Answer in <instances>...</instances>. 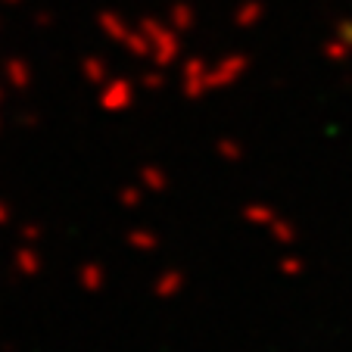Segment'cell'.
<instances>
[{
  "label": "cell",
  "instance_id": "1",
  "mask_svg": "<svg viewBox=\"0 0 352 352\" xmlns=\"http://www.w3.org/2000/svg\"><path fill=\"white\" fill-rule=\"evenodd\" d=\"M146 41V66L153 69H172L184 60V34H178L162 16L146 13L134 19Z\"/></svg>",
  "mask_w": 352,
  "mask_h": 352
},
{
  "label": "cell",
  "instance_id": "2",
  "mask_svg": "<svg viewBox=\"0 0 352 352\" xmlns=\"http://www.w3.org/2000/svg\"><path fill=\"white\" fill-rule=\"evenodd\" d=\"M94 25H97V32L103 34L109 44L122 47L131 60L146 63V41H144V34H140V28L134 25L128 16H122L119 10H100Z\"/></svg>",
  "mask_w": 352,
  "mask_h": 352
},
{
  "label": "cell",
  "instance_id": "3",
  "mask_svg": "<svg viewBox=\"0 0 352 352\" xmlns=\"http://www.w3.org/2000/svg\"><path fill=\"white\" fill-rule=\"evenodd\" d=\"M250 66H253V60L246 54H240V50L221 54L219 60H209L206 63V94H221V91L237 87L246 78Z\"/></svg>",
  "mask_w": 352,
  "mask_h": 352
},
{
  "label": "cell",
  "instance_id": "4",
  "mask_svg": "<svg viewBox=\"0 0 352 352\" xmlns=\"http://www.w3.org/2000/svg\"><path fill=\"white\" fill-rule=\"evenodd\" d=\"M140 87L125 75H109L107 85L97 87V107L107 116H125L138 107Z\"/></svg>",
  "mask_w": 352,
  "mask_h": 352
},
{
  "label": "cell",
  "instance_id": "5",
  "mask_svg": "<svg viewBox=\"0 0 352 352\" xmlns=\"http://www.w3.org/2000/svg\"><path fill=\"white\" fill-rule=\"evenodd\" d=\"M206 56H187L178 63V87L187 100H203L206 94Z\"/></svg>",
  "mask_w": 352,
  "mask_h": 352
},
{
  "label": "cell",
  "instance_id": "6",
  "mask_svg": "<svg viewBox=\"0 0 352 352\" xmlns=\"http://www.w3.org/2000/svg\"><path fill=\"white\" fill-rule=\"evenodd\" d=\"M0 75H3V87L16 94L32 91V85H34V66L25 56H7L3 66H0Z\"/></svg>",
  "mask_w": 352,
  "mask_h": 352
},
{
  "label": "cell",
  "instance_id": "7",
  "mask_svg": "<svg viewBox=\"0 0 352 352\" xmlns=\"http://www.w3.org/2000/svg\"><path fill=\"white\" fill-rule=\"evenodd\" d=\"M13 274L22 280H32V278H41L44 272V253H41L34 243H19L13 250Z\"/></svg>",
  "mask_w": 352,
  "mask_h": 352
},
{
  "label": "cell",
  "instance_id": "8",
  "mask_svg": "<svg viewBox=\"0 0 352 352\" xmlns=\"http://www.w3.org/2000/svg\"><path fill=\"white\" fill-rule=\"evenodd\" d=\"M150 290H153L156 299H166V302L168 299H178L181 293L187 290V272L184 268H175V265L162 268V272L153 278V287H150Z\"/></svg>",
  "mask_w": 352,
  "mask_h": 352
},
{
  "label": "cell",
  "instance_id": "9",
  "mask_svg": "<svg viewBox=\"0 0 352 352\" xmlns=\"http://www.w3.org/2000/svg\"><path fill=\"white\" fill-rule=\"evenodd\" d=\"M75 280H78V287H81L85 293L97 296V293L107 290L109 272H107V265H103V262L87 259V262H81V265H78V272H75Z\"/></svg>",
  "mask_w": 352,
  "mask_h": 352
},
{
  "label": "cell",
  "instance_id": "10",
  "mask_svg": "<svg viewBox=\"0 0 352 352\" xmlns=\"http://www.w3.org/2000/svg\"><path fill=\"white\" fill-rule=\"evenodd\" d=\"M138 184L144 193L162 197V193H168V187H172V178H168L166 166H160V162H144V166L138 168Z\"/></svg>",
  "mask_w": 352,
  "mask_h": 352
},
{
  "label": "cell",
  "instance_id": "11",
  "mask_svg": "<svg viewBox=\"0 0 352 352\" xmlns=\"http://www.w3.org/2000/svg\"><path fill=\"white\" fill-rule=\"evenodd\" d=\"M265 13H268L265 0H240L231 13V22L240 32H253V28H259L265 22Z\"/></svg>",
  "mask_w": 352,
  "mask_h": 352
},
{
  "label": "cell",
  "instance_id": "12",
  "mask_svg": "<svg viewBox=\"0 0 352 352\" xmlns=\"http://www.w3.org/2000/svg\"><path fill=\"white\" fill-rule=\"evenodd\" d=\"M162 19L175 28L178 34H190L197 28V7H193L190 0H172L166 7V16Z\"/></svg>",
  "mask_w": 352,
  "mask_h": 352
},
{
  "label": "cell",
  "instance_id": "13",
  "mask_svg": "<svg viewBox=\"0 0 352 352\" xmlns=\"http://www.w3.org/2000/svg\"><path fill=\"white\" fill-rule=\"evenodd\" d=\"M240 219H243L250 228L268 231V225L278 219V209L268 206V203H262V199H250V203H243V206H240Z\"/></svg>",
  "mask_w": 352,
  "mask_h": 352
},
{
  "label": "cell",
  "instance_id": "14",
  "mask_svg": "<svg viewBox=\"0 0 352 352\" xmlns=\"http://www.w3.org/2000/svg\"><path fill=\"white\" fill-rule=\"evenodd\" d=\"M125 243H128V250H134V253L150 256L162 246V237L153 231V228H131V231L125 234Z\"/></svg>",
  "mask_w": 352,
  "mask_h": 352
},
{
  "label": "cell",
  "instance_id": "15",
  "mask_svg": "<svg viewBox=\"0 0 352 352\" xmlns=\"http://www.w3.org/2000/svg\"><path fill=\"white\" fill-rule=\"evenodd\" d=\"M81 78L87 81V85L91 87H100V85H107L109 81V75H113V69H109V63L103 60V56H85V60H81Z\"/></svg>",
  "mask_w": 352,
  "mask_h": 352
},
{
  "label": "cell",
  "instance_id": "16",
  "mask_svg": "<svg viewBox=\"0 0 352 352\" xmlns=\"http://www.w3.org/2000/svg\"><path fill=\"white\" fill-rule=\"evenodd\" d=\"M268 237H272L278 246H284V250H293V246H296V240H299V234H296V225H293L290 219L278 215V219L268 225Z\"/></svg>",
  "mask_w": 352,
  "mask_h": 352
},
{
  "label": "cell",
  "instance_id": "17",
  "mask_svg": "<svg viewBox=\"0 0 352 352\" xmlns=\"http://www.w3.org/2000/svg\"><path fill=\"white\" fill-rule=\"evenodd\" d=\"M212 150H215V156H219L225 166H240V162L246 160V146L240 144L237 138H219Z\"/></svg>",
  "mask_w": 352,
  "mask_h": 352
},
{
  "label": "cell",
  "instance_id": "18",
  "mask_svg": "<svg viewBox=\"0 0 352 352\" xmlns=\"http://www.w3.org/2000/svg\"><path fill=\"white\" fill-rule=\"evenodd\" d=\"M144 199H146V193L140 190V184L134 181V184H125V187H119L116 190V203H119L125 212H134V209H140L144 206Z\"/></svg>",
  "mask_w": 352,
  "mask_h": 352
},
{
  "label": "cell",
  "instance_id": "19",
  "mask_svg": "<svg viewBox=\"0 0 352 352\" xmlns=\"http://www.w3.org/2000/svg\"><path fill=\"white\" fill-rule=\"evenodd\" d=\"M166 69H153V66H146L144 72H140V91H146V94H160V91H166Z\"/></svg>",
  "mask_w": 352,
  "mask_h": 352
},
{
  "label": "cell",
  "instance_id": "20",
  "mask_svg": "<svg viewBox=\"0 0 352 352\" xmlns=\"http://www.w3.org/2000/svg\"><path fill=\"white\" fill-rule=\"evenodd\" d=\"M278 272L284 274V278H299V274L306 272V262L299 259L296 253H284L278 259Z\"/></svg>",
  "mask_w": 352,
  "mask_h": 352
},
{
  "label": "cell",
  "instance_id": "21",
  "mask_svg": "<svg viewBox=\"0 0 352 352\" xmlns=\"http://www.w3.org/2000/svg\"><path fill=\"white\" fill-rule=\"evenodd\" d=\"M16 237H19L22 243H34V246H38L41 240H44V228H41L38 221H22V225L16 228Z\"/></svg>",
  "mask_w": 352,
  "mask_h": 352
},
{
  "label": "cell",
  "instance_id": "22",
  "mask_svg": "<svg viewBox=\"0 0 352 352\" xmlns=\"http://www.w3.org/2000/svg\"><path fill=\"white\" fill-rule=\"evenodd\" d=\"M32 22H34V25H38V28H54L56 16L50 13V10H38V13L32 16Z\"/></svg>",
  "mask_w": 352,
  "mask_h": 352
},
{
  "label": "cell",
  "instance_id": "23",
  "mask_svg": "<svg viewBox=\"0 0 352 352\" xmlns=\"http://www.w3.org/2000/svg\"><path fill=\"white\" fill-rule=\"evenodd\" d=\"M13 225V206H10L7 199H0V228Z\"/></svg>",
  "mask_w": 352,
  "mask_h": 352
},
{
  "label": "cell",
  "instance_id": "24",
  "mask_svg": "<svg viewBox=\"0 0 352 352\" xmlns=\"http://www.w3.org/2000/svg\"><path fill=\"white\" fill-rule=\"evenodd\" d=\"M16 122H19L22 128H38V125H41V116H34V113H22V116H16Z\"/></svg>",
  "mask_w": 352,
  "mask_h": 352
},
{
  "label": "cell",
  "instance_id": "25",
  "mask_svg": "<svg viewBox=\"0 0 352 352\" xmlns=\"http://www.w3.org/2000/svg\"><path fill=\"white\" fill-rule=\"evenodd\" d=\"M3 100H7V87L0 85V131H3Z\"/></svg>",
  "mask_w": 352,
  "mask_h": 352
},
{
  "label": "cell",
  "instance_id": "26",
  "mask_svg": "<svg viewBox=\"0 0 352 352\" xmlns=\"http://www.w3.org/2000/svg\"><path fill=\"white\" fill-rule=\"evenodd\" d=\"M25 0H0V7H7V10H16V7H22Z\"/></svg>",
  "mask_w": 352,
  "mask_h": 352
},
{
  "label": "cell",
  "instance_id": "27",
  "mask_svg": "<svg viewBox=\"0 0 352 352\" xmlns=\"http://www.w3.org/2000/svg\"><path fill=\"white\" fill-rule=\"evenodd\" d=\"M0 25H3V22H0Z\"/></svg>",
  "mask_w": 352,
  "mask_h": 352
}]
</instances>
